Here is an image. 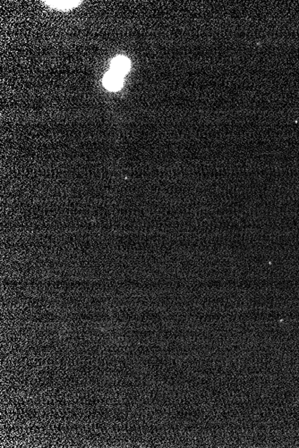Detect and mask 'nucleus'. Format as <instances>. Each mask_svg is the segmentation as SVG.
Here are the masks:
<instances>
[{"mask_svg": "<svg viewBox=\"0 0 299 448\" xmlns=\"http://www.w3.org/2000/svg\"><path fill=\"white\" fill-rule=\"evenodd\" d=\"M123 77L124 76L121 75L110 70L107 73L103 79L104 86L106 87L109 91H118L123 86Z\"/></svg>", "mask_w": 299, "mask_h": 448, "instance_id": "1", "label": "nucleus"}, {"mask_svg": "<svg viewBox=\"0 0 299 448\" xmlns=\"http://www.w3.org/2000/svg\"><path fill=\"white\" fill-rule=\"evenodd\" d=\"M130 69V61L126 56H117L111 62V70L125 75Z\"/></svg>", "mask_w": 299, "mask_h": 448, "instance_id": "2", "label": "nucleus"}, {"mask_svg": "<svg viewBox=\"0 0 299 448\" xmlns=\"http://www.w3.org/2000/svg\"><path fill=\"white\" fill-rule=\"evenodd\" d=\"M48 3H50V5L54 6V7H56L58 9H68V8L75 7L80 2H76V1H50Z\"/></svg>", "mask_w": 299, "mask_h": 448, "instance_id": "3", "label": "nucleus"}]
</instances>
